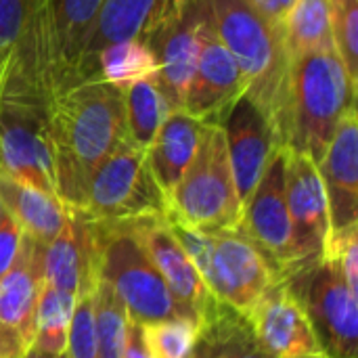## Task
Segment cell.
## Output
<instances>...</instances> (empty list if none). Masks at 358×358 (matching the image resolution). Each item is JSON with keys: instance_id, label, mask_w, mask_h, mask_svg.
I'll return each instance as SVG.
<instances>
[{"instance_id": "obj_1", "label": "cell", "mask_w": 358, "mask_h": 358, "mask_svg": "<svg viewBox=\"0 0 358 358\" xmlns=\"http://www.w3.org/2000/svg\"><path fill=\"white\" fill-rule=\"evenodd\" d=\"M124 90L101 80H82L59 90L50 103V141L57 197L82 212L96 166L124 141Z\"/></svg>"}, {"instance_id": "obj_2", "label": "cell", "mask_w": 358, "mask_h": 358, "mask_svg": "<svg viewBox=\"0 0 358 358\" xmlns=\"http://www.w3.org/2000/svg\"><path fill=\"white\" fill-rule=\"evenodd\" d=\"M220 40L233 55L245 94L268 120L277 143L289 145L292 57L283 27L271 23L250 0H212Z\"/></svg>"}, {"instance_id": "obj_3", "label": "cell", "mask_w": 358, "mask_h": 358, "mask_svg": "<svg viewBox=\"0 0 358 358\" xmlns=\"http://www.w3.org/2000/svg\"><path fill=\"white\" fill-rule=\"evenodd\" d=\"M355 107L357 84L334 44L292 59L287 149L319 166L338 124Z\"/></svg>"}, {"instance_id": "obj_4", "label": "cell", "mask_w": 358, "mask_h": 358, "mask_svg": "<svg viewBox=\"0 0 358 358\" xmlns=\"http://www.w3.org/2000/svg\"><path fill=\"white\" fill-rule=\"evenodd\" d=\"M166 220L212 296L237 315L248 317L283 281L279 271L241 229L199 231L172 218Z\"/></svg>"}, {"instance_id": "obj_5", "label": "cell", "mask_w": 358, "mask_h": 358, "mask_svg": "<svg viewBox=\"0 0 358 358\" xmlns=\"http://www.w3.org/2000/svg\"><path fill=\"white\" fill-rule=\"evenodd\" d=\"M92 241L94 275L115 292L132 323L145 325L187 317L130 222L92 220Z\"/></svg>"}, {"instance_id": "obj_6", "label": "cell", "mask_w": 358, "mask_h": 358, "mask_svg": "<svg viewBox=\"0 0 358 358\" xmlns=\"http://www.w3.org/2000/svg\"><path fill=\"white\" fill-rule=\"evenodd\" d=\"M241 214L224 130L220 124H203L193 159L168 197L166 218L199 231H235Z\"/></svg>"}, {"instance_id": "obj_7", "label": "cell", "mask_w": 358, "mask_h": 358, "mask_svg": "<svg viewBox=\"0 0 358 358\" xmlns=\"http://www.w3.org/2000/svg\"><path fill=\"white\" fill-rule=\"evenodd\" d=\"M96 222L168 216V197L149 166L147 149L124 138L92 172L82 212Z\"/></svg>"}, {"instance_id": "obj_8", "label": "cell", "mask_w": 358, "mask_h": 358, "mask_svg": "<svg viewBox=\"0 0 358 358\" xmlns=\"http://www.w3.org/2000/svg\"><path fill=\"white\" fill-rule=\"evenodd\" d=\"M327 358L358 357V296L336 264L319 258L285 279Z\"/></svg>"}, {"instance_id": "obj_9", "label": "cell", "mask_w": 358, "mask_h": 358, "mask_svg": "<svg viewBox=\"0 0 358 358\" xmlns=\"http://www.w3.org/2000/svg\"><path fill=\"white\" fill-rule=\"evenodd\" d=\"M285 157L287 147H279L271 155L256 189L243 206L239 222V229L262 250L283 279L304 266L296 250L285 197Z\"/></svg>"}, {"instance_id": "obj_10", "label": "cell", "mask_w": 358, "mask_h": 358, "mask_svg": "<svg viewBox=\"0 0 358 358\" xmlns=\"http://www.w3.org/2000/svg\"><path fill=\"white\" fill-rule=\"evenodd\" d=\"M210 6L212 0H172L143 36L157 61L155 76L174 109L185 103L199 52L201 23Z\"/></svg>"}, {"instance_id": "obj_11", "label": "cell", "mask_w": 358, "mask_h": 358, "mask_svg": "<svg viewBox=\"0 0 358 358\" xmlns=\"http://www.w3.org/2000/svg\"><path fill=\"white\" fill-rule=\"evenodd\" d=\"M130 227L185 315L193 319L199 329L208 327L224 306L208 289L197 266L170 231L168 220L164 216L141 218L130 220Z\"/></svg>"}, {"instance_id": "obj_12", "label": "cell", "mask_w": 358, "mask_h": 358, "mask_svg": "<svg viewBox=\"0 0 358 358\" xmlns=\"http://www.w3.org/2000/svg\"><path fill=\"white\" fill-rule=\"evenodd\" d=\"M243 92V76L218 36L214 8L210 6L201 23L199 52L191 82L187 86L182 109L203 124H222Z\"/></svg>"}, {"instance_id": "obj_13", "label": "cell", "mask_w": 358, "mask_h": 358, "mask_svg": "<svg viewBox=\"0 0 358 358\" xmlns=\"http://www.w3.org/2000/svg\"><path fill=\"white\" fill-rule=\"evenodd\" d=\"M285 197L294 224L296 250L302 264L323 256L331 227L325 187L319 166L306 155L287 149L285 157Z\"/></svg>"}, {"instance_id": "obj_14", "label": "cell", "mask_w": 358, "mask_h": 358, "mask_svg": "<svg viewBox=\"0 0 358 358\" xmlns=\"http://www.w3.org/2000/svg\"><path fill=\"white\" fill-rule=\"evenodd\" d=\"M245 319L254 338L271 358H327L304 308L289 292L285 279L277 283Z\"/></svg>"}, {"instance_id": "obj_15", "label": "cell", "mask_w": 358, "mask_h": 358, "mask_svg": "<svg viewBox=\"0 0 358 358\" xmlns=\"http://www.w3.org/2000/svg\"><path fill=\"white\" fill-rule=\"evenodd\" d=\"M222 130L229 149V162L237 187L241 206L250 199L256 189L271 155L281 147L277 136L264 117V113L254 105V101L243 92L233 109L222 120Z\"/></svg>"}, {"instance_id": "obj_16", "label": "cell", "mask_w": 358, "mask_h": 358, "mask_svg": "<svg viewBox=\"0 0 358 358\" xmlns=\"http://www.w3.org/2000/svg\"><path fill=\"white\" fill-rule=\"evenodd\" d=\"M329 206L331 233L358 227V117L357 107L338 124L319 164Z\"/></svg>"}, {"instance_id": "obj_17", "label": "cell", "mask_w": 358, "mask_h": 358, "mask_svg": "<svg viewBox=\"0 0 358 358\" xmlns=\"http://www.w3.org/2000/svg\"><path fill=\"white\" fill-rule=\"evenodd\" d=\"M44 243L23 235L21 250L13 266L0 277V329L13 336L23 350L34 346V319L40 292Z\"/></svg>"}, {"instance_id": "obj_18", "label": "cell", "mask_w": 358, "mask_h": 358, "mask_svg": "<svg viewBox=\"0 0 358 358\" xmlns=\"http://www.w3.org/2000/svg\"><path fill=\"white\" fill-rule=\"evenodd\" d=\"M105 0H50L55 94L80 82V67Z\"/></svg>"}, {"instance_id": "obj_19", "label": "cell", "mask_w": 358, "mask_h": 358, "mask_svg": "<svg viewBox=\"0 0 358 358\" xmlns=\"http://www.w3.org/2000/svg\"><path fill=\"white\" fill-rule=\"evenodd\" d=\"M44 285L76 294L94 285V241L92 220L69 210L61 233L44 243L42 254Z\"/></svg>"}, {"instance_id": "obj_20", "label": "cell", "mask_w": 358, "mask_h": 358, "mask_svg": "<svg viewBox=\"0 0 358 358\" xmlns=\"http://www.w3.org/2000/svg\"><path fill=\"white\" fill-rule=\"evenodd\" d=\"M201 126L203 122L193 117L187 109L176 107L168 113L151 145L147 147L149 166L166 197L172 195L182 172L193 159Z\"/></svg>"}, {"instance_id": "obj_21", "label": "cell", "mask_w": 358, "mask_h": 358, "mask_svg": "<svg viewBox=\"0 0 358 358\" xmlns=\"http://www.w3.org/2000/svg\"><path fill=\"white\" fill-rule=\"evenodd\" d=\"M172 0H105L96 29L88 42V48L80 67V82L94 78L96 55L111 42L141 38L159 17V13Z\"/></svg>"}, {"instance_id": "obj_22", "label": "cell", "mask_w": 358, "mask_h": 358, "mask_svg": "<svg viewBox=\"0 0 358 358\" xmlns=\"http://www.w3.org/2000/svg\"><path fill=\"white\" fill-rule=\"evenodd\" d=\"M0 203L23 233L40 243L55 239L69 214L57 195L40 191L4 172H0Z\"/></svg>"}, {"instance_id": "obj_23", "label": "cell", "mask_w": 358, "mask_h": 358, "mask_svg": "<svg viewBox=\"0 0 358 358\" xmlns=\"http://www.w3.org/2000/svg\"><path fill=\"white\" fill-rule=\"evenodd\" d=\"M124 109L128 138L147 149L174 107L170 105L157 76H151L124 88Z\"/></svg>"}, {"instance_id": "obj_24", "label": "cell", "mask_w": 358, "mask_h": 358, "mask_svg": "<svg viewBox=\"0 0 358 358\" xmlns=\"http://www.w3.org/2000/svg\"><path fill=\"white\" fill-rule=\"evenodd\" d=\"M155 73L157 61L141 38L111 42L96 55L94 61V78H101L122 90Z\"/></svg>"}, {"instance_id": "obj_25", "label": "cell", "mask_w": 358, "mask_h": 358, "mask_svg": "<svg viewBox=\"0 0 358 358\" xmlns=\"http://www.w3.org/2000/svg\"><path fill=\"white\" fill-rule=\"evenodd\" d=\"M73 308H76V294H67L44 285L36 306L34 346L52 357L65 352Z\"/></svg>"}, {"instance_id": "obj_26", "label": "cell", "mask_w": 358, "mask_h": 358, "mask_svg": "<svg viewBox=\"0 0 358 358\" xmlns=\"http://www.w3.org/2000/svg\"><path fill=\"white\" fill-rule=\"evenodd\" d=\"M289 57L334 44L329 25V0H298L283 25Z\"/></svg>"}, {"instance_id": "obj_27", "label": "cell", "mask_w": 358, "mask_h": 358, "mask_svg": "<svg viewBox=\"0 0 358 358\" xmlns=\"http://www.w3.org/2000/svg\"><path fill=\"white\" fill-rule=\"evenodd\" d=\"M128 315L115 292L101 279L94 281V334L96 358H122L128 336Z\"/></svg>"}, {"instance_id": "obj_28", "label": "cell", "mask_w": 358, "mask_h": 358, "mask_svg": "<svg viewBox=\"0 0 358 358\" xmlns=\"http://www.w3.org/2000/svg\"><path fill=\"white\" fill-rule=\"evenodd\" d=\"M149 358H191L199 340V325L193 319L176 317L141 325Z\"/></svg>"}, {"instance_id": "obj_29", "label": "cell", "mask_w": 358, "mask_h": 358, "mask_svg": "<svg viewBox=\"0 0 358 358\" xmlns=\"http://www.w3.org/2000/svg\"><path fill=\"white\" fill-rule=\"evenodd\" d=\"M329 25L334 46L358 84V0H329Z\"/></svg>"}, {"instance_id": "obj_30", "label": "cell", "mask_w": 358, "mask_h": 358, "mask_svg": "<svg viewBox=\"0 0 358 358\" xmlns=\"http://www.w3.org/2000/svg\"><path fill=\"white\" fill-rule=\"evenodd\" d=\"M67 358H96L94 334V285L84 287L76 296V308L67 334Z\"/></svg>"}, {"instance_id": "obj_31", "label": "cell", "mask_w": 358, "mask_h": 358, "mask_svg": "<svg viewBox=\"0 0 358 358\" xmlns=\"http://www.w3.org/2000/svg\"><path fill=\"white\" fill-rule=\"evenodd\" d=\"M220 329L224 342L227 358H271L254 338V331L245 317L237 315L231 308H224L220 315Z\"/></svg>"}, {"instance_id": "obj_32", "label": "cell", "mask_w": 358, "mask_h": 358, "mask_svg": "<svg viewBox=\"0 0 358 358\" xmlns=\"http://www.w3.org/2000/svg\"><path fill=\"white\" fill-rule=\"evenodd\" d=\"M40 0H0V52H6L23 34Z\"/></svg>"}, {"instance_id": "obj_33", "label": "cell", "mask_w": 358, "mask_h": 358, "mask_svg": "<svg viewBox=\"0 0 358 358\" xmlns=\"http://www.w3.org/2000/svg\"><path fill=\"white\" fill-rule=\"evenodd\" d=\"M23 235H25L23 229L4 210V214L0 218V277L17 260V254H19L21 243H23Z\"/></svg>"}, {"instance_id": "obj_34", "label": "cell", "mask_w": 358, "mask_h": 358, "mask_svg": "<svg viewBox=\"0 0 358 358\" xmlns=\"http://www.w3.org/2000/svg\"><path fill=\"white\" fill-rule=\"evenodd\" d=\"M220 315L208 327L201 329L199 340L195 344V350H193L191 358H227V355H224V342H222V329H220Z\"/></svg>"}, {"instance_id": "obj_35", "label": "cell", "mask_w": 358, "mask_h": 358, "mask_svg": "<svg viewBox=\"0 0 358 358\" xmlns=\"http://www.w3.org/2000/svg\"><path fill=\"white\" fill-rule=\"evenodd\" d=\"M250 2H252V4L258 8V13H262L271 23L283 27L285 21H287V17H289V13H292V8L296 6L298 0H250Z\"/></svg>"}, {"instance_id": "obj_36", "label": "cell", "mask_w": 358, "mask_h": 358, "mask_svg": "<svg viewBox=\"0 0 358 358\" xmlns=\"http://www.w3.org/2000/svg\"><path fill=\"white\" fill-rule=\"evenodd\" d=\"M122 358H149L145 340H143V331L141 325L136 323H128V336H126V348H124V357Z\"/></svg>"}, {"instance_id": "obj_37", "label": "cell", "mask_w": 358, "mask_h": 358, "mask_svg": "<svg viewBox=\"0 0 358 358\" xmlns=\"http://www.w3.org/2000/svg\"><path fill=\"white\" fill-rule=\"evenodd\" d=\"M23 352L25 350L19 346V342L0 329V358H19Z\"/></svg>"}, {"instance_id": "obj_38", "label": "cell", "mask_w": 358, "mask_h": 358, "mask_svg": "<svg viewBox=\"0 0 358 358\" xmlns=\"http://www.w3.org/2000/svg\"><path fill=\"white\" fill-rule=\"evenodd\" d=\"M19 358H55L52 355H48V352H42L40 348H36V346H31L29 350H25L23 355Z\"/></svg>"}, {"instance_id": "obj_39", "label": "cell", "mask_w": 358, "mask_h": 358, "mask_svg": "<svg viewBox=\"0 0 358 358\" xmlns=\"http://www.w3.org/2000/svg\"><path fill=\"white\" fill-rule=\"evenodd\" d=\"M55 358H67V355H65V352H61V355H57Z\"/></svg>"}]
</instances>
